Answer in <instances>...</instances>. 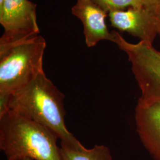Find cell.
<instances>
[{"label": "cell", "mask_w": 160, "mask_h": 160, "mask_svg": "<svg viewBox=\"0 0 160 160\" xmlns=\"http://www.w3.org/2000/svg\"><path fill=\"white\" fill-rule=\"evenodd\" d=\"M46 41L40 35L0 50V100L28 84L43 72Z\"/></svg>", "instance_id": "cell-3"}, {"label": "cell", "mask_w": 160, "mask_h": 160, "mask_svg": "<svg viewBox=\"0 0 160 160\" xmlns=\"http://www.w3.org/2000/svg\"><path fill=\"white\" fill-rule=\"evenodd\" d=\"M34 160L32 158H22V159H18V160Z\"/></svg>", "instance_id": "cell-13"}, {"label": "cell", "mask_w": 160, "mask_h": 160, "mask_svg": "<svg viewBox=\"0 0 160 160\" xmlns=\"http://www.w3.org/2000/svg\"><path fill=\"white\" fill-rule=\"evenodd\" d=\"M143 7L156 14L160 10V0H143Z\"/></svg>", "instance_id": "cell-11"}, {"label": "cell", "mask_w": 160, "mask_h": 160, "mask_svg": "<svg viewBox=\"0 0 160 160\" xmlns=\"http://www.w3.org/2000/svg\"><path fill=\"white\" fill-rule=\"evenodd\" d=\"M58 138L46 127L11 111L0 114V149L7 160H61Z\"/></svg>", "instance_id": "cell-2"}, {"label": "cell", "mask_w": 160, "mask_h": 160, "mask_svg": "<svg viewBox=\"0 0 160 160\" xmlns=\"http://www.w3.org/2000/svg\"><path fill=\"white\" fill-rule=\"evenodd\" d=\"M107 12L123 10L126 7L141 8L143 7V0H92Z\"/></svg>", "instance_id": "cell-10"}, {"label": "cell", "mask_w": 160, "mask_h": 160, "mask_svg": "<svg viewBox=\"0 0 160 160\" xmlns=\"http://www.w3.org/2000/svg\"><path fill=\"white\" fill-rule=\"evenodd\" d=\"M72 12L82 22L88 47L96 46L100 40L113 41V33L108 30L105 22L108 12L92 0H77Z\"/></svg>", "instance_id": "cell-8"}, {"label": "cell", "mask_w": 160, "mask_h": 160, "mask_svg": "<svg viewBox=\"0 0 160 160\" xmlns=\"http://www.w3.org/2000/svg\"><path fill=\"white\" fill-rule=\"evenodd\" d=\"M113 42L127 54L132 71L141 92L139 100H160V52L143 41L131 43L118 32L113 31Z\"/></svg>", "instance_id": "cell-4"}, {"label": "cell", "mask_w": 160, "mask_h": 160, "mask_svg": "<svg viewBox=\"0 0 160 160\" xmlns=\"http://www.w3.org/2000/svg\"><path fill=\"white\" fill-rule=\"evenodd\" d=\"M0 23L4 33L0 50L39 35L36 4L29 0H4L0 6Z\"/></svg>", "instance_id": "cell-5"}, {"label": "cell", "mask_w": 160, "mask_h": 160, "mask_svg": "<svg viewBox=\"0 0 160 160\" xmlns=\"http://www.w3.org/2000/svg\"><path fill=\"white\" fill-rule=\"evenodd\" d=\"M135 120L137 132L144 147L155 160H160V100H138Z\"/></svg>", "instance_id": "cell-7"}, {"label": "cell", "mask_w": 160, "mask_h": 160, "mask_svg": "<svg viewBox=\"0 0 160 160\" xmlns=\"http://www.w3.org/2000/svg\"><path fill=\"white\" fill-rule=\"evenodd\" d=\"M64 99L63 93L43 72L7 98L0 100V114L11 111L46 127L69 147L81 149L84 147L65 125Z\"/></svg>", "instance_id": "cell-1"}, {"label": "cell", "mask_w": 160, "mask_h": 160, "mask_svg": "<svg viewBox=\"0 0 160 160\" xmlns=\"http://www.w3.org/2000/svg\"><path fill=\"white\" fill-rule=\"evenodd\" d=\"M61 160H112L109 148L105 145H96L93 148L74 149L61 142L59 148Z\"/></svg>", "instance_id": "cell-9"}, {"label": "cell", "mask_w": 160, "mask_h": 160, "mask_svg": "<svg viewBox=\"0 0 160 160\" xmlns=\"http://www.w3.org/2000/svg\"><path fill=\"white\" fill-rule=\"evenodd\" d=\"M157 26H158V35L160 38V10L158 12L157 14Z\"/></svg>", "instance_id": "cell-12"}, {"label": "cell", "mask_w": 160, "mask_h": 160, "mask_svg": "<svg viewBox=\"0 0 160 160\" xmlns=\"http://www.w3.org/2000/svg\"><path fill=\"white\" fill-rule=\"evenodd\" d=\"M113 27L126 32L150 44L158 35L156 14L145 8H129L126 11L118 10L109 12Z\"/></svg>", "instance_id": "cell-6"}]
</instances>
